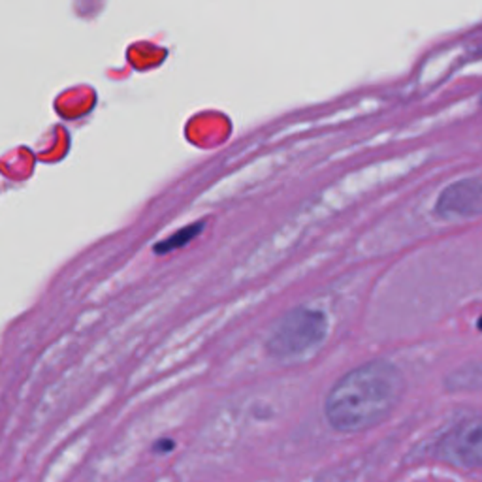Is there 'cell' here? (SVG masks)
Returning <instances> with one entry per match:
<instances>
[{
	"label": "cell",
	"mask_w": 482,
	"mask_h": 482,
	"mask_svg": "<svg viewBox=\"0 0 482 482\" xmlns=\"http://www.w3.org/2000/svg\"><path fill=\"white\" fill-rule=\"evenodd\" d=\"M403 373L385 360H373L345 373L325 402L328 425L343 433H356L385 422L403 398Z\"/></svg>",
	"instance_id": "6da1fadb"
},
{
	"label": "cell",
	"mask_w": 482,
	"mask_h": 482,
	"mask_svg": "<svg viewBox=\"0 0 482 482\" xmlns=\"http://www.w3.org/2000/svg\"><path fill=\"white\" fill-rule=\"evenodd\" d=\"M326 333L328 318L323 311L296 308L273 326L266 347L275 358H298L315 350L325 341Z\"/></svg>",
	"instance_id": "7a4b0ae2"
},
{
	"label": "cell",
	"mask_w": 482,
	"mask_h": 482,
	"mask_svg": "<svg viewBox=\"0 0 482 482\" xmlns=\"http://www.w3.org/2000/svg\"><path fill=\"white\" fill-rule=\"evenodd\" d=\"M441 456L458 467H482V420H465L452 428L441 441Z\"/></svg>",
	"instance_id": "3957f363"
},
{
	"label": "cell",
	"mask_w": 482,
	"mask_h": 482,
	"mask_svg": "<svg viewBox=\"0 0 482 482\" xmlns=\"http://www.w3.org/2000/svg\"><path fill=\"white\" fill-rule=\"evenodd\" d=\"M441 218H473L482 215V178H470L448 185L435 202Z\"/></svg>",
	"instance_id": "277c9868"
},
{
	"label": "cell",
	"mask_w": 482,
	"mask_h": 482,
	"mask_svg": "<svg viewBox=\"0 0 482 482\" xmlns=\"http://www.w3.org/2000/svg\"><path fill=\"white\" fill-rule=\"evenodd\" d=\"M200 230H202V225H200V223L187 226V228L180 230L178 233H173V236H170L168 240H164L160 245H157V247H155V251H157V253H166V251H172V249H178V247L185 245L187 241H191Z\"/></svg>",
	"instance_id": "5b68a950"
},
{
	"label": "cell",
	"mask_w": 482,
	"mask_h": 482,
	"mask_svg": "<svg viewBox=\"0 0 482 482\" xmlns=\"http://www.w3.org/2000/svg\"><path fill=\"white\" fill-rule=\"evenodd\" d=\"M478 330H482V317H480V320H478Z\"/></svg>",
	"instance_id": "8992f818"
}]
</instances>
